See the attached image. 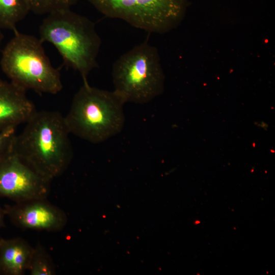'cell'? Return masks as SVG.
Returning <instances> with one entry per match:
<instances>
[{
  "label": "cell",
  "instance_id": "15",
  "mask_svg": "<svg viewBox=\"0 0 275 275\" xmlns=\"http://www.w3.org/2000/svg\"><path fill=\"white\" fill-rule=\"evenodd\" d=\"M5 215L4 208H2L0 205V229L5 226L4 217Z\"/></svg>",
  "mask_w": 275,
  "mask_h": 275
},
{
  "label": "cell",
  "instance_id": "12",
  "mask_svg": "<svg viewBox=\"0 0 275 275\" xmlns=\"http://www.w3.org/2000/svg\"><path fill=\"white\" fill-rule=\"evenodd\" d=\"M31 275H54V264L46 249L38 243L34 248L29 268Z\"/></svg>",
  "mask_w": 275,
  "mask_h": 275
},
{
  "label": "cell",
  "instance_id": "1",
  "mask_svg": "<svg viewBox=\"0 0 275 275\" xmlns=\"http://www.w3.org/2000/svg\"><path fill=\"white\" fill-rule=\"evenodd\" d=\"M12 141L20 158L51 181L66 170L73 156L70 133L64 117L57 111H37Z\"/></svg>",
  "mask_w": 275,
  "mask_h": 275
},
{
  "label": "cell",
  "instance_id": "13",
  "mask_svg": "<svg viewBox=\"0 0 275 275\" xmlns=\"http://www.w3.org/2000/svg\"><path fill=\"white\" fill-rule=\"evenodd\" d=\"M30 11L37 14H49L64 9H70L77 0H26Z\"/></svg>",
  "mask_w": 275,
  "mask_h": 275
},
{
  "label": "cell",
  "instance_id": "14",
  "mask_svg": "<svg viewBox=\"0 0 275 275\" xmlns=\"http://www.w3.org/2000/svg\"><path fill=\"white\" fill-rule=\"evenodd\" d=\"M15 134V127H11L0 132V157L8 148Z\"/></svg>",
  "mask_w": 275,
  "mask_h": 275
},
{
  "label": "cell",
  "instance_id": "2",
  "mask_svg": "<svg viewBox=\"0 0 275 275\" xmlns=\"http://www.w3.org/2000/svg\"><path fill=\"white\" fill-rule=\"evenodd\" d=\"M40 40L53 45L65 65L77 71L83 82L97 67V58L101 40L94 23L70 9L48 14L40 28Z\"/></svg>",
  "mask_w": 275,
  "mask_h": 275
},
{
  "label": "cell",
  "instance_id": "9",
  "mask_svg": "<svg viewBox=\"0 0 275 275\" xmlns=\"http://www.w3.org/2000/svg\"><path fill=\"white\" fill-rule=\"evenodd\" d=\"M37 111L25 90L0 79V132L25 123Z\"/></svg>",
  "mask_w": 275,
  "mask_h": 275
},
{
  "label": "cell",
  "instance_id": "10",
  "mask_svg": "<svg viewBox=\"0 0 275 275\" xmlns=\"http://www.w3.org/2000/svg\"><path fill=\"white\" fill-rule=\"evenodd\" d=\"M0 240V274L23 275L29 270L34 248L19 237Z\"/></svg>",
  "mask_w": 275,
  "mask_h": 275
},
{
  "label": "cell",
  "instance_id": "5",
  "mask_svg": "<svg viewBox=\"0 0 275 275\" xmlns=\"http://www.w3.org/2000/svg\"><path fill=\"white\" fill-rule=\"evenodd\" d=\"M112 73L114 91L125 102L146 103L162 91L164 75L158 51L147 41L120 56Z\"/></svg>",
  "mask_w": 275,
  "mask_h": 275
},
{
  "label": "cell",
  "instance_id": "4",
  "mask_svg": "<svg viewBox=\"0 0 275 275\" xmlns=\"http://www.w3.org/2000/svg\"><path fill=\"white\" fill-rule=\"evenodd\" d=\"M14 33L1 60V68L10 81L26 91L60 92L63 88L60 71L51 65L40 39L18 31Z\"/></svg>",
  "mask_w": 275,
  "mask_h": 275
},
{
  "label": "cell",
  "instance_id": "8",
  "mask_svg": "<svg viewBox=\"0 0 275 275\" xmlns=\"http://www.w3.org/2000/svg\"><path fill=\"white\" fill-rule=\"evenodd\" d=\"M6 215L17 227L37 231H58L66 225L67 217L62 209L47 199H36L6 205Z\"/></svg>",
  "mask_w": 275,
  "mask_h": 275
},
{
  "label": "cell",
  "instance_id": "6",
  "mask_svg": "<svg viewBox=\"0 0 275 275\" xmlns=\"http://www.w3.org/2000/svg\"><path fill=\"white\" fill-rule=\"evenodd\" d=\"M99 12L149 33H163L182 19L187 0H87Z\"/></svg>",
  "mask_w": 275,
  "mask_h": 275
},
{
  "label": "cell",
  "instance_id": "17",
  "mask_svg": "<svg viewBox=\"0 0 275 275\" xmlns=\"http://www.w3.org/2000/svg\"><path fill=\"white\" fill-rule=\"evenodd\" d=\"M0 241H1V240H0Z\"/></svg>",
  "mask_w": 275,
  "mask_h": 275
},
{
  "label": "cell",
  "instance_id": "16",
  "mask_svg": "<svg viewBox=\"0 0 275 275\" xmlns=\"http://www.w3.org/2000/svg\"><path fill=\"white\" fill-rule=\"evenodd\" d=\"M2 40H3V34L0 31V47H1V44Z\"/></svg>",
  "mask_w": 275,
  "mask_h": 275
},
{
  "label": "cell",
  "instance_id": "7",
  "mask_svg": "<svg viewBox=\"0 0 275 275\" xmlns=\"http://www.w3.org/2000/svg\"><path fill=\"white\" fill-rule=\"evenodd\" d=\"M12 141L0 157V197L9 198L16 203L47 199L51 181L39 175L20 158L13 148Z\"/></svg>",
  "mask_w": 275,
  "mask_h": 275
},
{
  "label": "cell",
  "instance_id": "11",
  "mask_svg": "<svg viewBox=\"0 0 275 275\" xmlns=\"http://www.w3.org/2000/svg\"><path fill=\"white\" fill-rule=\"evenodd\" d=\"M29 12L26 0H0V29L17 31V23Z\"/></svg>",
  "mask_w": 275,
  "mask_h": 275
},
{
  "label": "cell",
  "instance_id": "3",
  "mask_svg": "<svg viewBox=\"0 0 275 275\" xmlns=\"http://www.w3.org/2000/svg\"><path fill=\"white\" fill-rule=\"evenodd\" d=\"M125 103L114 90H104L84 82L64 116L65 122L70 133L92 143H101L122 130Z\"/></svg>",
  "mask_w": 275,
  "mask_h": 275
}]
</instances>
